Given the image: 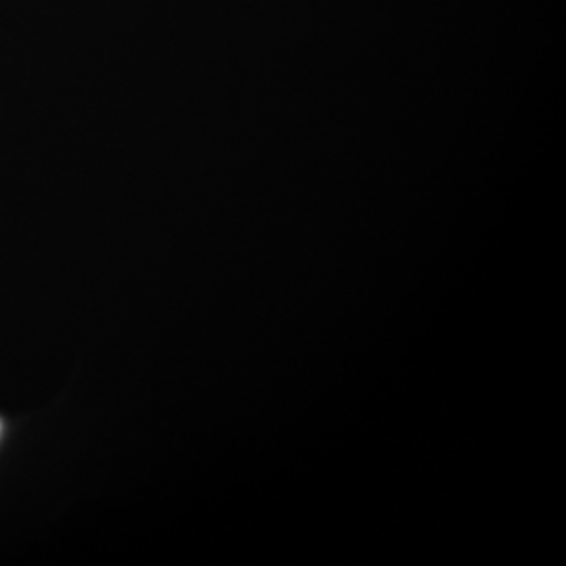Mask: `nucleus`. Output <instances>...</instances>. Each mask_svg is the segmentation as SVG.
<instances>
[]
</instances>
